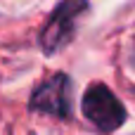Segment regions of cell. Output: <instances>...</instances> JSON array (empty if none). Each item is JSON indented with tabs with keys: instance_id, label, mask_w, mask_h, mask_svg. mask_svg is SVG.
Wrapping results in <instances>:
<instances>
[{
	"instance_id": "obj_1",
	"label": "cell",
	"mask_w": 135,
	"mask_h": 135,
	"mask_svg": "<svg viewBox=\"0 0 135 135\" xmlns=\"http://www.w3.org/2000/svg\"><path fill=\"white\" fill-rule=\"evenodd\" d=\"M83 114L95 128H100L104 133H112V131L121 128L123 121H126L123 104L102 83H93L85 90V95H83Z\"/></svg>"
},
{
	"instance_id": "obj_2",
	"label": "cell",
	"mask_w": 135,
	"mask_h": 135,
	"mask_svg": "<svg viewBox=\"0 0 135 135\" xmlns=\"http://www.w3.org/2000/svg\"><path fill=\"white\" fill-rule=\"evenodd\" d=\"M88 9V0H62L52 17L47 19L43 33H40V45L45 55H52L62 50L71 38L76 28V19Z\"/></svg>"
},
{
	"instance_id": "obj_3",
	"label": "cell",
	"mask_w": 135,
	"mask_h": 135,
	"mask_svg": "<svg viewBox=\"0 0 135 135\" xmlns=\"http://www.w3.org/2000/svg\"><path fill=\"white\" fill-rule=\"evenodd\" d=\"M33 112L52 114L57 119H69L71 116V81L66 74H55L47 78L33 95L31 104Z\"/></svg>"
}]
</instances>
